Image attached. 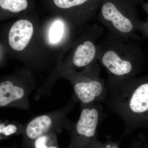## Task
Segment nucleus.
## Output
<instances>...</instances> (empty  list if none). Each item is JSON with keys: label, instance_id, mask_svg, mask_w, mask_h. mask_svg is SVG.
<instances>
[{"label": "nucleus", "instance_id": "f257e3e1", "mask_svg": "<svg viewBox=\"0 0 148 148\" xmlns=\"http://www.w3.org/2000/svg\"><path fill=\"white\" fill-rule=\"evenodd\" d=\"M0 45L1 68L8 58L20 61L36 75L49 74L58 61L45 42L39 15L34 11L1 26Z\"/></svg>", "mask_w": 148, "mask_h": 148}, {"label": "nucleus", "instance_id": "39448f33", "mask_svg": "<svg viewBox=\"0 0 148 148\" xmlns=\"http://www.w3.org/2000/svg\"><path fill=\"white\" fill-rule=\"evenodd\" d=\"M138 0H102L98 19L108 34L124 38H137L135 32L143 24L137 15Z\"/></svg>", "mask_w": 148, "mask_h": 148}, {"label": "nucleus", "instance_id": "7ed1b4c3", "mask_svg": "<svg viewBox=\"0 0 148 148\" xmlns=\"http://www.w3.org/2000/svg\"><path fill=\"white\" fill-rule=\"evenodd\" d=\"M103 34V27L96 23H89L81 29L59 56L53 71L37 88L35 99L39 100L44 96H50L53 85L64 72L83 69L96 60L99 40Z\"/></svg>", "mask_w": 148, "mask_h": 148}, {"label": "nucleus", "instance_id": "9b49d317", "mask_svg": "<svg viewBox=\"0 0 148 148\" xmlns=\"http://www.w3.org/2000/svg\"><path fill=\"white\" fill-rule=\"evenodd\" d=\"M40 24L47 45L58 59L81 30L66 18L53 14L40 21Z\"/></svg>", "mask_w": 148, "mask_h": 148}, {"label": "nucleus", "instance_id": "dca6fc26", "mask_svg": "<svg viewBox=\"0 0 148 148\" xmlns=\"http://www.w3.org/2000/svg\"><path fill=\"white\" fill-rule=\"evenodd\" d=\"M99 148H119L118 143L114 142L112 140L111 136L107 137V140L105 143H102Z\"/></svg>", "mask_w": 148, "mask_h": 148}, {"label": "nucleus", "instance_id": "ddd939ff", "mask_svg": "<svg viewBox=\"0 0 148 148\" xmlns=\"http://www.w3.org/2000/svg\"><path fill=\"white\" fill-rule=\"evenodd\" d=\"M24 125L18 122H1L0 134L5 136H10L17 132H22Z\"/></svg>", "mask_w": 148, "mask_h": 148}, {"label": "nucleus", "instance_id": "423d86ee", "mask_svg": "<svg viewBox=\"0 0 148 148\" xmlns=\"http://www.w3.org/2000/svg\"><path fill=\"white\" fill-rule=\"evenodd\" d=\"M101 68L95 60L81 71L70 70L61 75V78L69 81L73 87L71 98L76 103L104 104L107 95L105 80L100 76Z\"/></svg>", "mask_w": 148, "mask_h": 148}, {"label": "nucleus", "instance_id": "9d476101", "mask_svg": "<svg viewBox=\"0 0 148 148\" xmlns=\"http://www.w3.org/2000/svg\"><path fill=\"white\" fill-rule=\"evenodd\" d=\"M76 103L71 98L63 108L32 119L24 125L22 133L24 137L28 140L35 141L43 135L61 132L64 128L68 130L73 122L68 115Z\"/></svg>", "mask_w": 148, "mask_h": 148}, {"label": "nucleus", "instance_id": "6e6552de", "mask_svg": "<svg viewBox=\"0 0 148 148\" xmlns=\"http://www.w3.org/2000/svg\"><path fill=\"white\" fill-rule=\"evenodd\" d=\"M80 104L79 119L68 130L72 134L71 148H99L103 143L98 140V127L106 115L103 106L98 103Z\"/></svg>", "mask_w": 148, "mask_h": 148}, {"label": "nucleus", "instance_id": "2eb2a0df", "mask_svg": "<svg viewBox=\"0 0 148 148\" xmlns=\"http://www.w3.org/2000/svg\"><path fill=\"white\" fill-rule=\"evenodd\" d=\"M50 134L43 135L35 140L34 142L35 148H47V143L49 139Z\"/></svg>", "mask_w": 148, "mask_h": 148}, {"label": "nucleus", "instance_id": "f3484780", "mask_svg": "<svg viewBox=\"0 0 148 148\" xmlns=\"http://www.w3.org/2000/svg\"><path fill=\"white\" fill-rule=\"evenodd\" d=\"M47 148H57L55 146H50V147H48Z\"/></svg>", "mask_w": 148, "mask_h": 148}, {"label": "nucleus", "instance_id": "0eeeda50", "mask_svg": "<svg viewBox=\"0 0 148 148\" xmlns=\"http://www.w3.org/2000/svg\"><path fill=\"white\" fill-rule=\"evenodd\" d=\"M36 75L26 67L0 78V107L27 110L29 96L37 88Z\"/></svg>", "mask_w": 148, "mask_h": 148}, {"label": "nucleus", "instance_id": "f8f14e48", "mask_svg": "<svg viewBox=\"0 0 148 148\" xmlns=\"http://www.w3.org/2000/svg\"><path fill=\"white\" fill-rule=\"evenodd\" d=\"M35 0H0V20L14 18L34 11Z\"/></svg>", "mask_w": 148, "mask_h": 148}, {"label": "nucleus", "instance_id": "20e7f679", "mask_svg": "<svg viewBox=\"0 0 148 148\" xmlns=\"http://www.w3.org/2000/svg\"><path fill=\"white\" fill-rule=\"evenodd\" d=\"M137 39L108 34L99 41L96 60L107 71V82L127 80L139 73L143 56Z\"/></svg>", "mask_w": 148, "mask_h": 148}, {"label": "nucleus", "instance_id": "f03ea898", "mask_svg": "<svg viewBox=\"0 0 148 148\" xmlns=\"http://www.w3.org/2000/svg\"><path fill=\"white\" fill-rule=\"evenodd\" d=\"M106 83L104 104L122 121L124 135L148 127V77Z\"/></svg>", "mask_w": 148, "mask_h": 148}, {"label": "nucleus", "instance_id": "4468645a", "mask_svg": "<svg viewBox=\"0 0 148 148\" xmlns=\"http://www.w3.org/2000/svg\"><path fill=\"white\" fill-rule=\"evenodd\" d=\"M130 148H148L145 138L144 135H139L138 138L132 142Z\"/></svg>", "mask_w": 148, "mask_h": 148}, {"label": "nucleus", "instance_id": "1a4fd4ad", "mask_svg": "<svg viewBox=\"0 0 148 148\" xmlns=\"http://www.w3.org/2000/svg\"><path fill=\"white\" fill-rule=\"evenodd\" d=\"M50 14L66 18L81 29L94 18L102 0H41Z\"/></svg>", "mask_w": 148, "mask_h": 148}]
</instances>
